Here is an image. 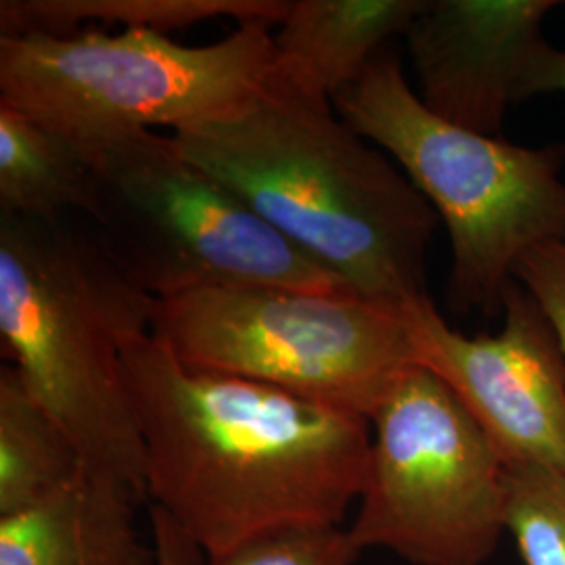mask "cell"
Instances as JSON below:
<instances>
[{"label": "cell", "instance_id": "ac0fdd59", "mask_svg": "<svg viewBox=\"0 0 565 565\" xmlns=\"http://www.w3.org/2000/svg\"><path fill=\"white\" fill-rule=\"evenodd\" d=\"M515 279L539 300L565 352V242L530 249L515 268Z\"/></svg>", "mask_w": 565, "mask_h": 565}, {"label": "cell", "instance_id": "5b68a950", "mask_svg": "<svg viewBox=\"0 0 565 565\" xmlns=\"http://www.w3.org/2000/svg\"><path fill=\"white\" fill-rule=\"evenodd\" d=\"M273 25L184 46L156 32L0 36V102L42 121L90 160L105 147L226 116L275 76Z\"/></svg>", "mask_w": 565, "mask_h": 565}, {"label": "cell", "instance_id": "4fadbf2b", "mask_svg": "<svg viewBox=\"0 0 565 565\" xmlns=\"http://www.w3.org/2000/svg\"><path fill=\"white\" fill-rule=\"evenodd\" d=\"M93 166L53 128L0 102V214L60 223L72 210L88 212Z\"/></svg>", "mask_w": 565, "mask_h": 565}, {"label": "cell", "instance_id": "52a82bcc", "mask_svg": "<svg viewBox=\"0 0 565 565\" xmlns=\"http://www.w3.org/2000/svg\"><path fill=\"white\" fill-rule=\"evenodd\" d=\"M151 333L193 369L273 385L369 422L417 364L406 308L354 291L200 289L158 300Z\"/></svg>", "mask_w": 565, "mask_h": 565}, {"label": "cell", "instance_id": "e0dca14e", "mask_svg": "<svg viewBox=\"0 0 565 565\" xmlns=\"http://www.w3.org/2000/svg\"><path fill=\"white\" fill-rule=\"evenodd\" d=\"M361 551L340 524L294 522L212 555L210 565H352Z\"/></svg>", "mask_w": 565, "mask_h": 565}, {"label": "cell", "instance_id": "7c38bea8", "mask_svg": "<svg viewBox=\"0 0 565 565\" xmlns=\"http://www.w3.org/2000/svg\"><path fill=\"white\" fill-rule=\"evenodd\" d=\"M425 0H294L273 36L281 81L327 102L404 36Z\"/></svg>", "mask_w": 565, "mask_h": 565}, {"label": "cell", "instance_id": "6da1fadb", "mask_svg": "<svg viewBox=\"0 0 565 565\" xmlns=\"http://www.w3.org/2000/svg\"><path fill=\"white\" fill-rule=\"evenodd\" d=\"M153 507L207 557L294 522L340 524L361 499L371 422L273 385L200 371L151 331L124 345Z\"/></svg>", "mask_w": 565, "mask_h": 565}, {"label": "cell", "instance_id": "ba28073f", "mask_svg": "<svg viewBox=\"0 0 565 565\" xmlns=\"http://www.w3.org/2000/svg\"><path fill=\"white\" fill-rule=\"evenodd\" d=\"M350 534L413 565H484L507 532V465L452 390L406 369L371 417Z\"/></svg>", "mask_w": 565, "mask_h": 565}, {"label": "cell", "instance_id": "7a4b0ae2", "mask_svg": "<svg viewBox=\"0 0 565 565\" xmlns=\"http://www.w3.org/2000/svg\"><path fill=\"white\" fill-rule=\"evenodd\" d=\"M170 139L359 296L396 308L427 296V247L440 218L333 103L275 72L252 102Z\"/></svg>", "mask_w": 565, "mask_h": 565}, {"label": "cell", "instance_id": "3957f363", "mask_svg": "<svg viewBox=\"0 0 565 565\" xmlns=\"http://www.w3.org/2000/svg\"><path fill=\"white\" fill-rule=\"evenodd\" d=\"M158 300L61 223L0 214V340L25 390L72 438L84 469L149 499L124 345L151 331Z\"/></svg>", "mask_w": 565, "mask_h": 565}, {"label": "cell", "instance_id": "d6986e66", "mask_svg": "<svg viewBox=\"0 0 565 565\" xmlns=\"http://www.w3.org/2000/svg\"><path fill=\"white\" fill-rule=\"evenodd\" d=\"M546 93H565V49H555L548 42L530 61L518 99L522 102Z\"/></svg>", "mask_w": 565, "mask_h": 565}, {"label": "cell", "instance_id": "8fae6325", "mask_svg": "<svg viewBox=\"0 0 565 565\" xmlns=\"http://www.w3.org/2000/svg\"><path fill=\"white\" fill-rule=\"evenodd\" d=\"M141 503L86 469L0 518V565H158L137 530Z\"/></svg>", "mask_w": 565, "mask_h": 565}, {"label": "cell", "instance_id": "9a60e30c", "mask_svg": "<svg viewBox=\"0 0 565 565\" xmlns=\"http://www.w3.org/2000/svg\"><path fill=\"white\" fill-rule=\"evenodd\" d=\"M84 471L53 415L32 398L15 366L0 369V518L41 501Z\"/></svg>", "mask_w": 565, "mask_h": 565}, {"label": "cell", "instance_id": "8992f818", "mask_svg": "<svg viewBox=\"0 0 565 565\" xmlns=\"http://www.w3.org/2000/svg\"><path fill=\"white\" fill-rule=\"evenodd\" d=\"M90 166L95 239L156 300L212 287L352 291L189 162L170 135L139 132L95 153Z\"/></svg>", "mask_w": 565, "mask_h": 565}, {"label": "cell", "instance_id": "2e32d148", "mask_svg": "<svg viewBox=\"0 0 565 565\" xmlns=\"http://www.w3.org/2000/svg\"><path fill=\"white\" fill-rule=\"evenodd\" d=\"M507 532L525 565H565V473L509 469Z\"/></svg>", "mask_w": 565, "mask_h": 565}, {"label": "cell", "instance_id": "277c9868", "mask_svg": "<svg viewBox=\"0 0 565 565\" xmlns=\"http://www.w3.org/2000/svg\"><path fill=\"white\" fill-rule=\"evenodd\" d=\"M363 139L382 147L446 224L452 312H503L525 254L565 242V145H513L434 116L384 51L333 99Z\"/></svg>", "mask_w": 565, "mask_h": 565}, {"label": "cell", "instance_id": "9c48e42d", "mask_svg": "<svg viewBox=\"0 0 565 565\" xmlns=\"http://www.w3.org/2000/svg\"><path fill=\"white\" fill-rule=\"evenodd\" d=\"M417 364L440 377L507 469L565 473V352L539 300L509 285L503 331L467 338L429 296L406 306Z\"/></svg>", "mask_w": 565, "mask_h": 565}, {"label": "cell", "instance_id": "ffe728a7", "mask_svg": "<svg viewBox=\"0 0 565 565\" xmlns=\"http://www.w3.org/2000/svg\"><path fill=\"white\" fill-rule=\"evenodd\" d=\"M158 565H198L202 548L195 545L177 522L160 507L151 509Z\"/></svg>", "mask_w": 565, "mask_h": 565}, {"label": "cell", "instance_id": "30bf717a", "mask_svg": "<svg viewBox=\"0 0 565 565\" xmlns=\"http://www.w3.org/2000/svg\"><path fill=\"white\" fill-rule=\"evenodd\" d=\"M555 7V0H425L404 34L417 97L440 120L501 137Z\"/></svg>", "mask_w": 565, "mask_h": 565}, {"label": "cell", "instance_id": "5bb4252c", "mask_svg": "<svg viewBox=\"0 0 565 565\" xmlns=\"http://www.w3.org/2000/svg\"><path fill=\"white\" fill-rule=\"evenodd\" d=\"M289 7V0H2L0 36L67 39L81 34L86 23L168 36L221 18L239 25L249 21L279 25Z\"/></svg>", "mask_w": 565, "mask_h": 565}]
</instances>
